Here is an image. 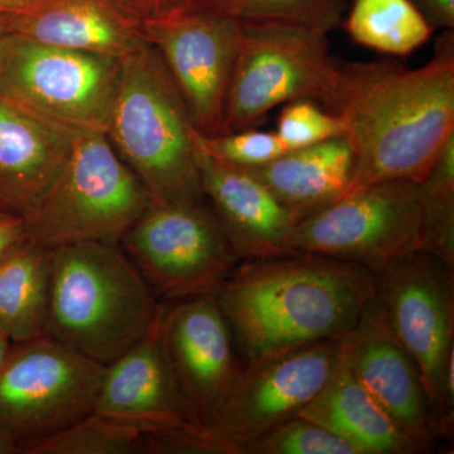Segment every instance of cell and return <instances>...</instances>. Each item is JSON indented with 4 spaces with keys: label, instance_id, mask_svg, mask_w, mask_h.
Returning <instances> with one entry per match:
<instances>
[{
    "label": "cell",
    "instance_id": "obj_1",
    "mask_svg": "<svg viewBox=\"0 0 454 454\" xmlns=\"http://www.w3.org/2000/svg\"><path fill=\"white\" fill-rule=\"evenodd\" d=\"M324 107L339 115L355 157L346 195L382 181L426 179L454 134V31L419 68L389 59L342 62Z\"/></svg>",
    "mask_w": 454,
    "mask_h": 454
},
{
    "label": "cell",
    "instance_id": "obj_2",
    "mask_svg": "<svg viewBox=\"0 0 454 454\" xmlns=\"http://www.w3.org/2000/svg\"><path fill=\"white\" fill-rule=\"evenodd\" d=\"M376 293V274L303 252L243 260L215 297L247 364L342 340Z\"/></svg>",
    "mask_w": 454,
    "mask_h": 454
},
{
    "label": "cell",
    "instance_id": "obj_3",
    "mask_svg": "<svg viewBox=\"0 0 454 454\" xmlns=\"http://www.w3.org/2000/svg\"><path fill=\"white\" fill-rule=\"evenodd\" d=\"M160 304L119 245L51 249L44 334L107 366L148 333Z\"/></svg>",
    "mask_w": 454,
    "mask_h": 454
},
{
    "label": "cell",
    "instance_id": "obj_4",
    "mask_svg": "<svg viewBox=\"0 0 454 454\" xmlns=\"http://www.w3.org/2000/svg\"><path fill=\"white\" fill-rule=\"evenodd\" d=\"M196 128L157 51L121 59L106 134L153 203H203Z\"/></svg>",
    "mask_w": 454,
    "mask_h": 454
},
{
    "label": "cell",
    "instance_id": "obj_5",
    "mask_svg": "<svg viewBox=\"0 0 454 454\" xmlns=\"http://www.w3.org/2000/svg\"><path fill=\"white\" fill-rule=\"evenodd\" d=\"M152 203L106 133L77 131L61 172L25 217L27 235L49 249L121 245Z\"/></svg>",
    "mask_w": 454,
    "mask_h": 454
},
{
    "label": "cell",
    "instance_id": "obj_6",
    "mask_svg": "<svg viewBox=\"0 0 454 454\" xmlns=\"http://www.w3.org/2000/svg\"><path fill=\"white\" fill-rule=\"evenodd\" d=\"M121 59L8 33L0 42V94L74 131L106 133Z\"/></svg>",
    "mask_w": 454,
    "mask_h": 454
},
{
    "label": "cell",
    "instance_id": "obj_7",
    "mask_svg": "<svg viewBox=\"0 0 454 454\" xmlns=\"http://www.w3.org/2000/svg\"><path fill=\"white\" fill-rule=\"evenodd\" d=\"M327 35L307 27L243 23L223 133L254 128L271 109L291 101L324 106L339 67Z\"/></svg>",
    "mask_w": 454,
    "mask_h": 454
},
{
    "label": "cell",
    "instance_id": "obj_8",
    "mask_svg": "<svg viewBox=\"0 0 454 454\" xmlns=\"http://www.w3.org/2000/svg\"><path fill=\"white\" fill-rule=\"evenodd\" d=\"M106 367L47 334L13 343L0 367V426L26 453L94 413Z\"/></svg>",
    "mask_w": 454,
    "mask_h": 454
},
{
    "label": "cell",
    "instance_id": "obj_9",
    "mask_svg": "<svg viewBox=\"0 0 454 454\" xmlns=\"http://www.w3.org/2000/svg\"><path fill=\"white\" fill-rule=\"evenodd\" d=\"M293 252L318 254L384 273L423 252L419 184L394 179L358 188L295 227Z\"/></svg>",
    "mask_w": 454,
    "mask_h": 454
},
{
    "label": "cell",
    "instance_id": "obj_10",
    "mask_svg": "<svg viewBox=\"0 0 454 454\" xmlns=\"http://www.w3.org/2000/svg\"><path fill=\"white\" fill-rule=\"evenodd\" d=\"M119 247L168 301L215 294L240 262L205 203H152Z\"/></svg>",
    "mask_w": 454,
    "mask_h": 454
},
{
    "label": "cell",
    "instance_id": "obj_11",
    "mask_svg": "<svg viewBox=\"0 0 454 454\" xmlns=\"http://www.w3.org/2000/svg\"><path fill=\"white\" fill-rule=\"evenodd\" d=\"M340 340H327L250 364L205 427L217 454H240L245 444L297 417L330 380Z\"/></svg>",
    "mask_w": 454,
    "mask_h": 454
},
{
    "label": "cell",
    "instance_id": "obj_12",
    "mask_svg": "<svg viewBox=\"0 0 454 454\" xmlns=\"http://www.w3.org/2000/svg\"><path fill=\"white\" fill-rule=\"evenodd\" d=\"M376 293L417 365L438 428L444 376L454 361V267L414 253L376 276Z\"/></svg>",
    "mask_w": 454,
    "mask_h": 454
},
{
    "label": "cell",
    "instance_id": "obj_13",
    "mask_svg": "<svg viewBox=\"0 0 454 454\" xmlns=\"http://www.w3.org/2000/svg\"><path fill=\"white\" fill-rule=\"evenodd\" d=\"M143 29L181 92L197 131L223 133L243 23L210 9H195L145 20Z\"/></svg>",
    "mask_w": 454,
    "mask_h": 454
},
{
    "label": "cell",
    "instance_id": "obj_14",
    "mask_svg": "<svg viewBox=\"0 0 454 454\" xmlns=\"http://www.w3.org/2000/svg\"><path fill=\"white\" fill-rule=\"evenodd\" d=\"M158 328L179 390L206 427L245 369L219 301L215 294L170 300L160 304Z\"/></svg>",
    "mask_w": 454,
    "mask_h": 454
},
{
    "label": "cell",
    "instance_id": "obj_15",
    "mask_svg": "<svg viewBox=\"0 0 454 454\" xmlns=\"http://www.w3.org/2000/svg\"><path fill=\"white\" fill-rule=\"evenodd\" d=\"M349 369L397 428L428 450L439 437L417 365L391 330L378 293L340 340Z\"/></svg>",
    "mask_w": 454,
    "mask_h": 454
},
{
    "label": "cell",
    "instance_id": "obj_16",
    "mask_svg": "<svg viewBox=\"0 0 454 454\" xmlns=\"http://www.w3.org/2000/svg\"><path fill=\"white\" fill-rule=\"evenodd\" d=\"M94 413L142 434H172L205 427L170 370L158 316L142 340L106 367Z\"/></svg>",
    "mask_w": 454,
    "mask_h": 454
},
{
    "label": "cell",
    "instance_id": "obj_17",
    "mask_svg": "<svg viewBox=\"0 0 454 454\" xmlns=\"http://www.w3.org/2000/svg\"><path fill=\"white\" fill-rule=\"evenodd\" d=\"M203 195L239 260L293 252L300 219L249 170L208 157L197 148Z\"/></svg>",
    "mask_w": 454,
    "mask_h": 454
},
{
    "label": "cell",
    "instance_id": "obj_18",
    "mask_svg": "<svg viewBox=\"0 0 454 454\" xmlns=\"http://www.w3.org/2000/svg\"><path fill=\"white\" fill-rule=\"evenodd\" d=\"M4 18L12 35L62 49L121 59L149 44L143 20L119 0H31Z\"/></svg>",
    "mask_w": 454,
    "mask_h": 454
},
{
    "label": "cell",
    "instance_id": "obj_19",
    "mask_svg": "<svg viewBox=\"0 0 454 454\" xmlns=\"http://www.w3.org/2000/svg\"><path fill=\"white\" fill-rule=\"evenodd\" d=\"M77 131L0 94V207L26 217L65 166Z\"/></svg>",
    "mask_w": 454,
    "mask_h": 454
},
{
    "label": "cell",
    "instance_id": "obj_20",
    "mask_svg": "<svg viewBox=\"0 0 454 454\" xmlns=\"http://www.w3.org/2000/svg\"><path fill=\"white\" fill-rule=\"evenodd\" d=\"M300 417L339 435L357 454L422 453L360 384L343 356L342 348L330 380Z\"/></svg>",
    "mask_w": 454,
    "mask_h": 454
},
{
    "label": "cell",
    "instance_id": "obj_21",
    "mask_svg": "<svg viewBox=\"0 0 454 454\" xmlns=\"http://www.w3.org/2000/svg\"><path fill=\"white\" fill-rule=\"evenodd\" d=\"M355 157L345 137L286 152L271 162L249 168L298 219L339 201L348 192Z\"/></svg>",
    "mask_w": 454,
    "mask_h": 454
},
{
    "label": "cell",
    "instance_id": "obj_22",
    "mask_svg": "<svg viewBox=\"0 0 454 454\" xmlns=\"http://www.w3.org/2000/svg\"><path fill=\"white\" fill-rule=\"evenodd\" d=\"M50 282L51 249L28 236L0 262V331L12 343L43 336Z\"/></svg>",
    "mask_w": 454,
    "mask_h": 454
},
{
    "label": "cell",
    "instance_id": "obj_23",
    "mask_svg": "<svg viewBox=\"0 0 454 454\" xmlns=\"http://www.w3.org/2000/svg\"><path fill=\"white\" fill-rule=\"evenodd\" d=\"M342 23L352 41L390 56L411 55L434 33L411 0H352Z\"/></svg>",
    "mask_w": 454,
    "mask_h": 454
},
{
    "label": "cell",
    "instance_id": "obj_24",
    "mask_svg": "<svg viewBox=\"0 0 454 454\" xmlns=\"http://www.w3.org/2000/svg\"><path fill=\"white\" fill-rule=\"evenodd\" d=\"M348 0H201L197 9L219 12L241 23H277L330 33L342 25Z\"/></svg>",
    "mask_w": 454,
    "mask_h": 454
},
{
    "label": "cell",
    "instance_id": "obj_25",
    "mask_svg": "<svg viewBox=\"0 0 454 454\" xmlns=\"http://www.w3.org/2000/svg\"><path fill=\"white\" fill-rule=\"evenodd\" d=\"M424 219L423 252L454 267V134L444 143L419 184Z\"/></svg>",
    "mask_w": 454,
    "mask_h": 454
},
{
    "label": "cell",
    "instance_id": "obj_26",
    "mask_svg": "<svg viewBox=\"0 0 454 454\" xmlns=\"http://www.w3.org/2000/svg\"><path fill=\"white\" fill-rule=\"evenodd\" d=\"M142 437L139 430L92 413L26 454H137L142 453Z\"/></svg>",
    "mask_w": 454,
    "mask_h": 454
},
{
    "label": "cell",
    "instance_id": "obj_27",
    "mask_svg": "<svg viewBox=\"0 0 454 454\" xmlns=\"http://www.w3.org/2000/svg\"><path fill=\"white\" fill-rule=\"evenodd\" d=\"M240 454H357L339 435L300 415L241 448Z\"/></svg>",
    "mask_w": 454,
    "mask_h": 454
},
{
    "label": "cell",
    "instance_id": "obj_28",
    "mask_svg": "<svg viewBox=\"0 0 454 454\" xmlns=\"http://www.w3.org/2000/svg\"><path fill=\"white\" fill-rule=\"evenodd\" d=\"M197 148L219 162L249 169L271 162L288 149L276 131L249 129L205 136L195 131Z\"/></svg>",
    "mask_w": 454,
    "mask_h": 454
},
{
    "label": "cell",
    "instance_id": "obj_29",
    "mask_svg": "<svg viewBox=\"0 0 454 454\" xmlns=\"http://www.w3.org/2000/svg\"><path fill=\"white\" fill-rule=\"evenodd\" d=\"M276 133L286 148L293 151L343 137V122L316 101L294 100L284 104Z\"/></svg>",
    "mask_w": 454,
    "mask_h": 454
},
{
    "label": "cell",
    "instance_id": "obj_30",
    "mask_svg": "<svg viewBox=\"0 0 454 454\" xmlns=\"http://www.w3.org/2000/svg\"><path fill=\"white\" fill-rule=\"evenodd\" d=\"M128 11L145 20H164L195 11L201 0H119Z\"/></svg>",
    "mask_w": 454,
    "mask_h": 454
},
{
    "label": "cell",
    "instance_id": "obj_31",
    "mask_svg": "<svg viewBox=\"0 0 454 454\" xmlns=\"http://www.w3.org/2000/svg\"><path fill=\"white\" fill-rule=\"evenodd\" d=\"M26 220L20 215L0 208V262L27 238Z\"/></svg>",
    "mask_w": 454,
    "mask_h": 454
},
{
    "label": "cell",
    "instance_id": "obj_32",
    "mask_svg": "<svg viewBox=\"0 0 454 454\" xmlns=\"http://www.w3.org/2000/svg\"><path fill=\"white\" fill-rule=\"evenodd\" d=\"M426 17L429 25L437 29L454 28V0H411Z\"/></svg>",
    "mask_w": 454,
    "mask_h": 454
},
{
    "label": "cell",
    "instance_id": "obj_33",
    "mask_svg": "<svg viewBox=\"0 0 454 454\" xmlns=\"http://www.w3.org/2000/svg\"><path fill=\"white\" fill-rule=\"evenodd\" d=\"M23 453L16 441L12 438L7 430L0 426V454H20Z\"/></svg>",
    "mask_w": 454,
    "mask_h": 454
},
{
    "label": "cell",
    "instance_id": "obj_34",
    "mask_svg": "<svg viewBox=\"0 0 454 454\" xmlns=\"http://www.w3.org/2000/svg\"><path fill=\"white\" fill-rule=\"evenodd\" d=\"M31 0H0V14L14 13L25 8Z\"/></svg>",
    "mask_w": 454,
    "mask_h": 454
},
{
    "label": "cell",
    "instance_id": "obj_35",
    "mask_svg": "<svg viewBox=\"0 0 454 454\" xmlns=\"http://www.w3.org/2000/svg\"><path fill=\"white\" fill-rule=\"evenodd\" d=\"M12 345H13L12 340L0 331V367L4 364L5 358H7L9 351H11Z\"/></svg>",
    "mask_w": 454,
    "mask_h": 454
},
{
    "label": "cell",
    "instance_id": "obj_36",
    "mask_svg": "<svg viewBox=\"0 0 454 454\" xmlns=\"http://www.w3.org/2000/svg\"><path fill=\"white\" fill-rule=\"evenodd\" d=\"M7 23H5L4 14H0V42L8 35Z\"/></svg>",
    "mask_w": 454,
    "mask_h": 454
},
{
    "label": "cell",
    "instance_id": "obj_37",
    "mask_svg": "<svg viewBox=\"0 0 454 454\" xmlns=\"http://www.w3.org/2000/svg\"><path fill=\"white\" fill-rule=\"evenodd\" d=\"M0 208H2V207H0Z\"/></svg>",
    "mask_w": 454,
    "mask_h": 454
}]
</instances>
